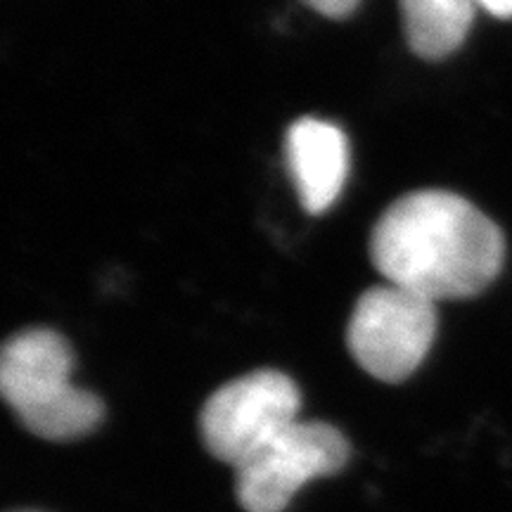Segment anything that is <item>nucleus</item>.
Listing matches in <instances>:
<instances>
[{
	"mask_svg": "<svg viewBox=\"0 0 512 512\" xmlns=\"http://www.w3.org/2000/svg\"><path fill=\"white\" fill-rule=\"evenodd\" d=\"M370 259L387 283L432 299H470L501 273L505 238L484 211L448 190L408 192L370 235Z\"/></svg>",
	"mask_w": 512,
	"mask_h": 512,
	"instance_id": "obj_1",
	"label": "nucleus"
},
{
	"mask_svg": "<svg viewBox=\"0 0 512 512\" xmlns=\"http://www.w3.org/2000/svg\"><path fill=\"white\" fill-rule=\"evenodd\" d=\"M74 351L60 332L34 328L10 337L0 356V389L36 437L72 441L105 418L98 396L72 382Z\"/></svg>",
	"mask_w": 512,
	"mask_h": 512,
	"instance_id": "obj_2",
	"label": "nucleus"
},
{
	"mask_svg": "<svg viewBox=\"0 0 512 512\" xmlns=\"http://www.w3.org/2000/svg\"><path fill=\"white\" fill-rule=\"evenodd\" d=\"M302 394L292 377L256 370L223 384L204 403L200 430L211 456L240 470L299 420Z\"/></svg>",
	"mask_w": 512,
	"mask_h": 512,
	"instance_id": "obj_3",
	"label": "nucleus"
},
{
	"mask_svg": "<svg viewBox=\"0 0 512 512\" xmlns=\"http://www.w3.org/2000/svg\"><path fill=\"white\" fill-rule=\"evenodd\" d=\"M437 335V304L384 283L361 294L349 318L347 347L368 375L403 382L422 366Z\"/></svg>",
	"mask_w": 512,
	"mask_h": 512,
	"instance_id": "obj_4",
	"label": "nucleus"
},
{
	"mask_svg": "<svg viewBox=\"0 0 512 512\" xmlns=\"http://www.w3.org/2000/svg\"><path fill=\"white\" fill-rule=\"evenodd\" d=\"M349 453V441L337 427L297 420L235 470L238 501L247 512H285L304 484L342 470Z\"/></svg>",
	"mask_w": 512,
	"mask_h": 512,
	"instance_id": "obj_5",
	"label": "nucleus"
},
{
	"mask_svg": "<svg viewBox=\"0 0 512 512\" xmlns=\"http://www.w3.org/2000/svg\"><path fill=\"white\" fill-rule=\"evenodd\" d=\"M285 159L299 202L309 214H325L342 195L349 174V143L330 121L304 117L287 128Z\"/></svg>",
	"mask_w": 512,
	"mask_h": 512,
	"instance_id": "obj_6",
	"label": "nucleus"
},
{
	"mask_svg": "<svg viewBox=\"0 0 512 512\" xmlns=\"http://www.w3.org/2000/svg\"><path fill=\"white\" fill-rule=\"evenodd\" d=\"M406 41L425 60H444L463 46L477 0H399Z\"/></svg>",
	"mask_w": 512,
	"mask_h": 512,
	"instance_id": "obj_7",
	"label": "nucleus"
},
{
	"mask_svg": "<svg viewBox=\"0 0 512 512\" xmlns=\"http://www.w3.org/2000/svg\"><path fill=\"white\" fill-rule=\"evenodd\" d=\"M311 10H316L318 15H325L330 19H342L349 17L351 12L358 8L361 0H304Z\"/></svg>",
	"mask_w": 512,
	"mask_h": 512,
	"instance_id": "obj_8",
	"label": "nucleus"
},
{
	"mask_svg": "<svg viewBox=\"0 0 512 512\" xmlns=\"http://www.w3.org/2000/svg\"><path fill=\"white\" fill-rule=\"evenodd\" d=\"M477 5L494 17H501V19L512 17V0H477Z\"/></svg>",
	"mask_w": 512,
	"mask_h": 512,
	"instance_id": "obj_9",
	"label": "nucleus"
},
{
	"mask_svg": "<svg viewBox=\"0 0 512 512\" xmlns=\"http://www.w3.org/2000/svg\"><path fill=\"white\" fill-rule=\"evenodd\" d=\"M22 512H34V510H22Z\"/></svg>",
	"mask_w": 512,
	"mask_h": 512,
	"instance_id": "obj_10",
	"label": "nucleus"
}]
</instances>
